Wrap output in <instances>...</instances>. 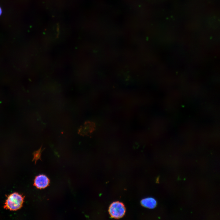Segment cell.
I'll return each mask as SVG.
<instances>
[{"mask_svg":"<svg viewBox=\"0 0 220 220\" xmlns=\"http://www.w3.org/2000/svg\"><path fill=\"white\" fill-rule=\"evenodd\" d=\"M141 205L147 208L153 209L155 208L157 204L156 200L152 197L142 199L141 201Z\"/></svg>","mask_w":220,"mask_h":220,"instance_id":"4","label":"cell"},{"mask_svg":"<svg viewBox=\"0 0 220 220\" xmlns=\"http://www.w3.org/2000/svg\"><path fill=\"white\" fill-rule=\"evenodd\" d=\"M24 196L17 193L9 195L5 203L4 208L11 211H16L22 206Z\"/></svg>","mask_w":220,"mask_h":220,"instance_id":"1","label":"cell"},{"mask_svg":"<svg viewBox=\"0 0 220 220\" xmlns=\"http://www.w3.org/2000/svg\"><path fill=\"white\" fill-rule=\"evenodd\" d=\"M108 211L111 216L115 218L122 217L126 212L124 204L119 201L113 202L110 205Z\"/></svg>","mask_w":220,"mask_h":220,"instance_id":"2","label":"cell"},{"mask_svg":"<svg viewBox=\"0 0 220 220\" xmlns=\"http://www.w3.org/2000/svg\"><path fill=\"white\" fill-rule=\"evenodd\" d=\"M49 178L44 174L37 176L34 181V185L39 189H44L46 187L49 185Z\"/></svg>","mask_w":220,"mask_h":220,"instance_id":"3","label":"cell"},{"mask_svg":"<svg viewBox=\"0 0 220 220\" xmlns=\"http://www.w3.org/2000/svg\"><path fill=\"white\" fill-rule=\"evenodd\" d=\"M42 145L40 148L37 151H35L33 153L34 157L33 160H35V162L38 159H40L41 154L42 152L44 149H42Z\"/></svg>","mask_w":220,"mask_h":220,"instance_id":"6","label":"cell"},{"mask_svg":"<svg viewBox=\"0 0 220 220\" xmlns=\"http://www.w3.org/2000/svg\"><path fill=\"white\" fill-rule=\"evenodd\" d=\"M84 126L80 128V130H83V133L86 131L84 134H87L88 133L92 132L94 129L95 125L94 123L88 121L86 122Z\"/></svg>","mask_w":220,"mask_h":220,"instance_id":"5","label":"cell"},{"mask_svg":"<svg viewBox=\"0 0 220 220\" xmlns=\"http://www.w3.org/2000/svg\"><path fill=\"white\" fill-rule=\"evenodd\" d=\"M2 13V9L1 8V7H0V16H1Z\"/></svg>","mask_w":220,"mask_h":220,"instance_id":"7","label":"cell"}]
</instances>
